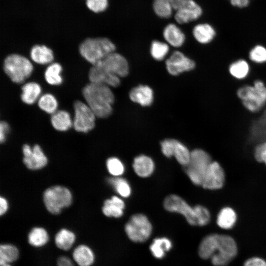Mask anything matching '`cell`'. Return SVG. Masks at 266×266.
Segmentation results:
<instances>
[{
    "label": "cell",
    "instance_id": "obj_1",
    "mask_svg": "<svg viewBox=\"0 0 266 266\" xmlns=\"http://www.w3.org/2000/svg\"><path fill=\"white\" fill-rule=\"evenodd\" d=\"M237 247L234 239L228 235L212 233L200 243L198 253L203 259H210L214 266H226L236 256Z\"/></svg>",
    "mask_w": 266,
    "mask_h": 266
},
{
    "label": "cell",
    "instance_id": "obj_2",
    "mask_svg": "<svg viewBox=\"0 0 266 266\" xmlns=\"http://www.w3.org/2000/svg\"><path fill=\"white\" fill-rule=\"evenodd\" d=\"M82 95L97 117L106 118L112 113L115 97L109 86L90 82L83 87Z\"/></svg>",
    "mask_w": 266,
    "mask_h": 266
},
{
    "label": "cell",
    "instance_id": "obj_3",
    "mask_svg": "<svg viewBox=\"0 0 266 266\" xmlns=\"http://www.w3.org/2000/svg\"><path fill=\"white\" fill-rule=\"evenodd\" d=\"M236 94L244 107L250 112L258 113L266 105V85L262 80L256 79L252 84L241 86Z\"/></svg>",
    "mask_w": 266,
    "mask_h": 266
},
{
    "label": "cell",
    "instance_id": "obj_4",
    "mask_svg": "<svg viewBox=\"0 0 266 266\" xmlns=\"http://www.w3.org/2000/svg\"><path fill=\"white\" fill-rule=\"evenodd\" d=\"M115 50V45L109 38L102 37L86 38L79 47L81 56L92 65L102 61Z\"/></svg>",
    "mask_w": 266,
    "mask_h": 266
},
{
    "label": "cell",
    "instance_id": "obj_5",
    "mask_svg": "<svg viewBox=\"0 0 266 266\" xmlns=\"http://www.w3.org/2000/svg\"><path fill=\"white\" fill-rule=\"evenodd\" d=\"M3 70L14 83L21 84L32 74L33 66L25 57L17 54L8 55L3 62Z\"/></svg>",
    "mask_w": 266,
    "mask_h": 266
},
{
    "label": "cell",
    "instance_id": "obj_6",
    "mask_svg": "<svg viewBox=\"0 0 266 266\" xmlns=\"http://www.w3.org/2000/svg\"><path fill=\"white\" fill-rule=\"evenodd\" d=\"M212 161L211 156L205 150L196 148L191 151L190 162L185 167L186 173L192 183L201 186L205 172Z\"/></svg>",
    "mask_w": 266,
    "mask_h": 266
},
{
    "label": "cell",
    "instance_id": "obj_7",
    "mask_svg": "<svg viewBox=\"0 0 266 266\" xmlns=\"http://www.w3.org/2000/svg\"><path fill=\"white\" fill-rule=\"evenodd\" d=\"M72 195L66 188L55 186L46 190L43 201L46 208L51 213L59 214L62 210L68 207L72 202Z\"/></svg>",
    "mask_w": 266,
    "mask_h": 266
},
{
    "label": "cell",
    "instance_id": "obj_8",
    "mask_svg": "<svg viewBox=\"0 0 266 266\" xmlns=\"http://www.w3.org/2000/svg\"><path fill=\"white\" fill-rule=\"evenodd\" d=\"M128 237L134 242H142L147 240L152 232V226L147 217L142 213L133 214L125 226Z\"/></svg>",
    "mask_w": 266,
    "mask_h": 266
},
{
    "label": "cell",
    "instance_id": "obj_9",
    "mask_svg": "<svg viewBox=\"0 0 266 266\" xmlns=\"http://www.w3.org/2000/svg\"><path fill=\"white\" fill-rule=\"evenodd\" d=\"M163 205L167 211L182 215L190 225L198 226L197 215L194 206H191L179 196L175 194L168 195L164 200Z\"/></svg>",
    "mask_w": 266,
    "mask_h": 266
},
{
    "label": "cell",
    "instance_id": "obj_10",
    "mask_svg": "<svg viewBox=\"0 0 266 266\" xmlns=\"http://www.w3.org/2000/svg\"><path fill=\"white\" fill-rule=\"evenodd\" d=\"M74 117L73 126L74 129L81 133H88L95 126L96 115L89 106L80 100L73 104Z\"/></svg>",
    "mask_w": 266,
    "mask_h": 266
},
{
    "label": "cell",
    "instance_id": "obj_11",
    "mask_svg": "<svg viewBox=\"0 0 266 266\" xmlns=\"http://www.w3.org/2000/svg\"><path fill=\"white\" fill-rule=\"evenodd\" d=\"M226 180L225 171L221 164L212 161L205 172L201 187L209 191L220 190L224 187Z\"/></svg>",
    "mask_w": 266,
    "mask_h": 266
},
{
    "label": "cell",
    "instance_id": "obj_12",
    "mask_svg": "<svg viewBox=\"0 0 266 266\" xmlns=\"http://www.w3.org/2000/svg\"><path fill=\"white\" fill-rule=\"evenodd\" d=\"M167 72L177 76L183 72L193 70L196 67L195 61L179 51L173 52L166 61Z\"/></svg>",
    "mask_w": 266,
    "mask_h": 266
},
{
    "label": "cell",
    "instance_id": "obj_13",
    "mask_svg": "<svg viewBox=\"0 0 266 266\" xmlns=\"http://www.w3.org/2000/svg\"><path fill=\"white\" fill-rule=\"evenodd\" d=\"M99 63L109 72L120 78L127 76L129 73V66L127 59L115 52L108 55Z\"/></svg>",
    "mask_w": 266,
    "mask_h": 266
},
{
    "label": "cell",
    "instance_id": "obj_14",
    "mask_svg": "<svg viewBox=\"0 0 266 266\" xmlns=\"http://www.w3.org/2000/svg\"><path fill=\"white\" fill-rule=\"evenodd\" d=\"M23 162L30 169L37 170L44 167L47 164V158L38 145L31 148L25 144L23 147Z\"/></svg>",
    "mask_w": 266,
    "mask_h": 266
},
{
    "label": "cell",
    "instance_id": "obj_15",
    "mask_svg": "<svg viewBox=\"0 0 266 266\" xmlns=\"http://www.w3.org/2000/svg\"><path fill=\"white\" fill-rule=\"evenodd\" d=\"M174 14L176 22L179 24L188 23L198 20L202 14L200 6L194 0H186Z\"/></svg>",
    "mask_w": 266,
    "mask_h": 266
},
{
    "label": "cell",
    "instance_id": "obj_16",
    "mask_svg": "<svg viewBox=\"0 0 266 266\" xmlns=\"http://www.w3.org/2000/svg\"><path fill=\"white\" fill-rule=\"evenodd\" d=\"M88 76L90 82L103 84L110 87H117L121 83L120 77L109 72L99 63L92 65Z\"/></svg>",
    "mask_w": 266,
    "mask_h": 266
},
{
    "label": "cell",
    "instance_id": "obj_17",
    "mask_svg": "<svg viewBox=\"0 0 266 266\" xmlns=\"http://www.w3.org/2000/svg\"><path fill=\"white\" fill-rule=\"evenodd\" d=\"M129 98L131 101L141 106H149L154 100V92L149 86L139 85L131 90Z\"/></svg>",
    "mask_w": 266,
    "mask_h": 266
},
{
    "label": "cell",
    "instance_id": "obj_18",
    "mask_svg": "<svg viewBox=\"0 0 266 266\" xmlns=\"http://www.w3.org/2000/svg\"><path fill=\"white\" fill-rule=\"evenodd\" d=\"M192 34L198 43L206 45L214 40L217 35V31L212 25L208 23H201L194 26Z\"/></svg>",
    "mask_w": 266,
    "mask_h": 266
},
{
    "label": "cell",
    "instance_id": "obj_19",
    "mask_svg": "<svg viewBox=\"0 0 266 266\" xmlns=\"http://www.w3.org/2000/svg\"><path fill=\"white\" fill-rule=\"evenodd\" d=\"M132 166L135 174L141 178L150 176L155 168L153 160L150 157L144 154L136 156L133 160Z\"/></svg>",
    "mask_w": 266,
    "mask_h": 266
},
{
    "label": "cell",
    "instance_id": "obj_20",
    "mask_svg": "<svg viewBox=\"0 0 266 266\" xmlns=\"http://www.w3.org/2000/svg\"><path fill=\"white\" fill-rule=\"evenodd\" d=\"M163 34L167 43L174 47L182 46L186 38L181 29L173 23L168 24L165 27Z\"/></svg>",
    "mask_w": 266,
    "mask_h": 266
},
{
    "label": "cell",
    "instance_id": "obj_21",
    "mask_svg": "<svg viewBox=\"0 0 266 266\" xmlns=\"http://www.w3.org/2000/svg\"><path fill=\"white\" fill-rule=\"evenodd\" d=\"M125 208V203L121 197L113 196L104 201L102 210L106 216L119 218L123 216Z\"/></svg>",
    "mask_w": 266,
    "mask_h": 266
},
{
    "label": "cell",
    "instance_id": "obj_22",
    "mask_svg": "<svg viewBox=\"0 0 266 266\" xmlns=\"http://www.w3.org/2000/svg\"><path fill=\"white\" fill-rule=\"evenodd\" d=\"M237 219L235 210L232 207L226 206L219 211L216 218V223L220 228L229 230L233 228Z\"/></svg>",
    "mask_w": 266,
    "mask_h": 266
},
{
    "label": "cell",
    "instance_id": "obj_23",
    "mask_svg": "<svg viewBox=\"0 0 266 266\" xmlns=\"http://www.w3.org/2000/svg\"><path fill=\"white\" fill-rule=\"evenodd\" d=\"M30 57L35 63L40 65L50 64L54 60L52 50L44 45H35L31 49Z\"/></svg>",
    "mask_w": 266,
    "mask_h": 266
},
{
    "label": "cell",
    "instance_id": "obj_24",
    "mask_svg": "<svg viewBox=\"0 0 266 266\" xmlns=\"http://www.w3.org/2000/svg\"><path fill=\"white\" fill-rule=\"evenodd\" d=\"M251 69L249 62L244 59L236 60L229 66L230 74L234 79L243 80L249 75Z\"/></svg>",
    "mask_w": 266,
    "mask_h": 266
},
{
    "label": "cell",
    "instance_id": "obj_25",
    "mask_svg": "<svg viewBox=\"0 0 266 266\" xmlns=\"http://www.w3.org/2000/svg\"><path fill=\"white\" fill-rule=\"evenodd\" d=\"M72 257L79 266H90L95 260V256L91 249L88 246L80 245L73 251Z\"/></svg>",
    "mask_w": 266,
    "mask_h": 266
},
{
    "label": "cell",
    "instance_id": "obj_26",
    "mask_svg": "<svg viewBox=\"0 0 266 266\" xmlns=\"http://www.w3.org/2000/svg\"><path fill=\"white\" fill-rule=\"evenodd\" d=\"M51 122L53 128L59 131H66L73 125L69 113L65 110H57L52 114Z\"/></svg>",
    "mask_w": 266,
    "mask_h": 266
},
{
    "label": "cell",
    "instance_id": "obj_27",
    "mask_svg": "<svg viewBox=\"0 0 266 266\" xmlns=\"http://www.w3.org/2000/svg\"><path fill=\"white\" fill-rule=\"evenodd\" d=\"M21 89V100L27 104H33L39 98L41 91L40 85L34 82L25 84Z\"/></svg>",
    "mask_w": 266,
    "mask_h": 266
},
{
    "label": "cell",
    "instance_id": "obj_28",
    "mask_svg": "<svg viewBox=\"0 0 266 266\" xmlns=\"http://www.w3.org/2000/svg\"><path fill=\"white\" fill-rule=\"evenodd\" d=\"M108 182L120 197L127 198L131 196L132 188L125 178L121 176H113L108 179Z\"/></svg>",
    "mask_w": 266,
    "mask_h": 266
},
{
    "label": "cell",
    "instance_id": "obj_29",
    "mask_svg": "<svg viewBox=\"0 0 266 266\" xmlns=\"http://www.w3.org/2000/svg\"><path fill=\"white\" fill-rule=\"evenodd\" d=\"M75 240V235L71 231L63 229L56 234L55 242L56 246L63 250H69Z\"/></svg>",
    "mask_w": 266,
    "mask_h": 266
},
{
    "label": "cell",
    "instance_id": "obj_30",
    "mask_svg": "<svg viewBox=\"0 0 266 266\" xmlns=\"http://www.w3.org/2000/svg\"><path fill=\"white\" fill-rule=\"evenodd\" d=\"M172 247L171 241L166 237L155 238L150 246L152 255L156 258H163Z\"/></svg>",
    "mask_w": 266,
    "mask_h": 266
},
{
    "label": "cell",
    "instance_id": "obj_31",
    "mask_svg": "<svg viewBox=\"0 0 266 266\" xmlns=\"http://www.w3.org/2000/svg\"><path fill=\"white\" fill-rule=\"evenodd\" d=\"M191 151L180 141L174 139L173 148V157L181 165L185 167L190 160Z\"/></svg>",
    "mask_w": 266,
    "mask_h": 266
},
{
    "label": "cell",
    "instance_id": "obj_32",
    "mask_svg": "<svg viewBox=\"0 0 266 266\" xmlns=\"http://www.w3.org/2000/svg\"><path fill=\"white\" fill-rule=\"evenodd\" d=\"M62 71L61 65L57 63L49 65L44 72V78L46 82L52 85H59L63 82L61 75Z\"/></svg>",
    "mask_w": 266,
    "mask_h": 266
},
{
    "label": "cell",
    "instance_id": "obj_33",
    "mask_svg": "<svg viewBox=\"0 0 266 266\" xmlns=\"http://www.w3.org/2000/svg\"><path fill=\"white\" fill-rule=\"evenodd\" d=\"M19 257V251L16 247L4 244L0 247V265L3 266L15 261Z\"/></svg>",
    "mask_w": 266,
    "mask_h": 266
},
{
    "label": "cell",
    "instance_id": "obj_34",
    "mask_svg": "<svg viewBox=\"0 0 266 266\" xmlns=\"http://www.w3.org/2000/svg\"><path fill=\"white\" fill-rule=\"evenodd\" d=\"M49 236L46 231L41 227H35L29 233V243L34 247L44 245L48 241Z\"/></svg>",
    "mask_w": 266,
    "mask_h": 266
},
{
    "label": "cell",
    "instance_id": "obj_35",
    "mask_svg": "<svg viewBox=\"0 0 266 266\" xmlns=\"http://www.w3.org/2000/svg\"><path fill=\"white\" fill-rule=\"evenodd\" d=\"M152 7L154 13L161 18H169L172 14L171 0H154Z\"/></svg>",
    "mask_w": 266,
    "mask_h": 266
},
{
    "label": "cell",
    "instance_id": "obj_36",
    "mask_svg": "<svg viewBox=\"0 0 266 266\" xmlns=\"http://www.w3.org/2000/svg\"><path fill=\"white\" fill-rule=\"evenodd\" d=\"M39 107L49 114H53L57 111L58 102L55 97L51 94L46 93L42 95L38 99Z\"/></svg>",
    "mask_w": 266,
    "mask_h": 266
},
{
    "label": "cell",
    "instance_id": "obj_37",
    "mask_svg": "<svg viewBox=\"0 0 266 266\" xmlns=\"http://www.w3.org/2000/svg\"><path fill=\"white\" fill-rule=\"evenodd\" d=\"M168 51L169 46L167 43L159 40H154L151 44V55L154 60L157 61L164 60Z\"/></svg>",
    "mask_w": 266,
    "mask_h": 266
},
{
    "label": "cell",
    "instance_id": "obj_38",
    "mask_svg": "<svg viewBox=\"0 0 266 266\" xmlns=\"http://www.w3.org/2000/svg\"><path fill=\"white\" fill-rule=\"evenodd\" d=\"M248 61L257 65L266 63V47L262 44H256L249 51Z\"/></svg>",
    "mask_w": 266,
    "mask_h": 266
},
{
    "label": "cell",
    "instance_id": "obj_39",
    "mask_svg": "<svg viewBox=\"0 0 266 266\" xmlns=\"http://www.w3.org/2000/svg\"><path fill=\"white\" fill-rule=\"evenodd\" d=\"M106 165L109 173L113 176H121L125 172V167L123 163L117 157L108 158Z\"/></svg>",
    "mask_w": 266,
    "mask_h": 266
},
{
    "label": "cell",
    "instance_id": "obj_40",
    "mask_svg": "<svg viewBox=\"0 0 266 266\" xmlns=\"http://www.w3.org/2000/svg\"><path fill=\"white\" fill-rule=\"evenodd\" d=\"M85 4L92 12L100 13L107 9L109 2L108 0H85Z\"/></svg>",
    "mask_w": 266,
    "mask_h": 266
},
{
    "label": "cell",
    "instance_id": "obj_41",
    "mask_svg": "<svg viewBox=\"0 0 266 266\" xmlns=\"http://www.w3.org/2000/svg\"><path fill=\"white\" fill-rule=\"evenodd\" d=\"M194 207L197 215L198 226H204L207 225L211 219L209 210L204 206L200 204L195 205Z\"/></svg>",
    "mask_w": 266,
    "mask_h": 266
},
{
    "label": "cell",
    "instance_id": "obj_42",
    "mask_svg": "<svg viewBox=\"0 0 266 266\" xmlns=\"http://www.w3.org/2000/svg\"><path fill=\"white\" fill-rule=\"evenodd\" d=\"M254 159L266 166V140L256 145L253 152Z\"/></svg>",
    "mask_w": 266,
    "mask_h": 266
},
{
    "label": "cell",
    "instance_id": "obj_43",
    "mask_svg": "<svg viewBox=\"0 0 266 266\" xmlns=\"http://www.w3.org/2000/svg\"><path fill=\"white\" fill-rule=\"evenodd\" d=\"M174 139L166 138L162 140L160 143L163 154L167 158L173 157V148Z\"/></svg>",
    "mask_w": 266,
    "mask_h": 266
},
{
    "label": "cell",
    "instance_id": "obj_44",
    "mask_svg": "<svg viewBox=\"0 0 266 266\" xmlns=\"http://www.w3.org/2000/svg\"><path fill=\"white\" fill-rule=\"evenodd\" d=\"M243 266H266V261L260 257H252L244 262Z\"/></svg>",
    "mask_w": 266,
    "mask_h": 266
},
{
    "label": "cell",
    "instance_id": "obj_45",
    "mask_svg": "<svg viewBox=\"0 0 266 266\" xmlns=\"http://www.w3.org/2000/svg\"><path fill=\"white\" fill-rule=\"evenodd\" d=\"M8 124L5 121H1L0 123V141L1 143L4 142L6 134L9 131Z\"/></svg>",
    "mask_w": 266,
    "mask_h": 266
},
{
    "label": "cell",
    "instance_id": "obj_46",
    "mask_svg": "<svg viewBox=\"0 0 266 266\" xmlns=\"http://www.w3.org/2000/svg\"><path fill=\"white\" fill-rule=\"evenodd\" d=\"M231 3L234 6L244 8L249 5L250 0H230Z\"/></svg>",
    "mask_w": 266,
    "mask_h": 266
},
{
    "label": "cell",
    "instance_id": "obj_47",
    "mask_svg": "<svg viewBox=\"0 0 266 266\" xmlns=\"http://www.w3.org/2000/svg\"><path fill=\"white\" fill-rule=\"evenodd\" d=\"M58 266H74L71 260L66 257H61L58 261Z\"/></svg>",
    "mask_w": 266,
    "mask_h": 266
},
{
    "label": "cell",
    "instance_id": "obj_48",
    "mask_svg": "<svg viewBox=\"0 0 266 266\" xmlns=\"http://www.w3.org/2000/svg\"><path fill=\"white\" fill-rule=\"evenodd\" d=\"M0 215H2L7 211L8 207L7 201L5 198L0 197Z\"/></svg>",
    "mask_w": 266,
    "mask_h": 266
},
{
    "label": "cell",
    "instance_id": "obj_49",
    "mask_svg": "<svg viewBox=\"0 0 266 266\" xmlns=\"http://www.w3.org/2000/svg\"><path fill=\"white\" fill-rule=\"evenodd\" d=\"M186 0H171L173 9L176 10L185 2Z\"/></svg>",
    "mask_w": 266,
    "mask_h": 266
},
{
    "label": "cell",
    "instance_id": "obj_50",
    "mask_svg": "<svg viewBox=\"0 0 266 266\" xmlns=\"http://www.w3.org/2000/svg\"><path fill=\"white\" fill-rule=\"evenodd\" d=\"M3 266H10V265H9V264H6V265H4Z\"/></svg>",
    "mask_w": 266,
    "mask_h": 266
}]
</instances>
